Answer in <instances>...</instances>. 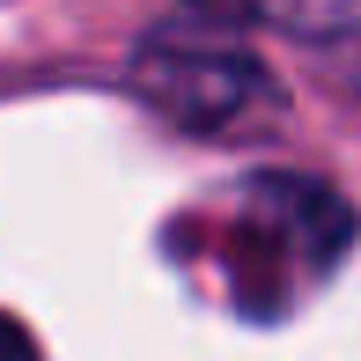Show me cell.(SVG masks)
<instances>
[{
    "label": "cell",
    "instance_id": "1",
    "mask_svg": "<svg viewBox=\"0 0 361 361\" xmlns=\"http://www.w3.org/2000/svg\"><path fill=\"white\" fill-rule=\"evenodd\" d=\"M243 243H251L243 281L258 273V258H273V302H281L295 281H317V273L339 266V251L354 243V214H347V200H339L332 185H317V177L266 170V177H251L243 200H236V251Z\"/></svg>",
    "mask_w": 361,
    "mask_h": 361
},
{
    "label": "cell",
    "instance_id": "2",
    "mask_svg": "<svg viewBox=\"0 0 361 361\" xmlns=\"http://www.w3.org/2000/svg\"><path fill=\"white\" fill-rule=\"evenodd\" d=\"M133 89L185 133H228V126L258 118L266 104H281L273 74L251 52H236V44H170V37L140 44Z\"/></svg>",
    "mask_w": 361,
    "mask_h": 361
},
{
    "label": "cell",
    "instance_id": "3",
    "mask_svg": "<svg viewBox=\"0 0 361 361\" xmlns=\"http://www.w3.org/2000/svg\"><path fill=\"white\" fill-rule=\"evenodd\" d=\"M192 8L214 15V23H273L295 37H324V30L347 23V0H192Z\"/></svg>",
    "mask_w": 361,
    "mask_h": 361
},
{
    "label": "cell",
    "instance_id": "4",
    "mask_svg": "<svg viewBox=\"0 0 361 361\" xmlns=\"http://www.w3.org/2000/svg\"><path fill=\"white\" fill-rule=\"evenodd\" d=\"M0 361H44V354H37V339H30V324H23V317H8V310H0Z\"/></svg>",
    "mask_w": 361,
    "mask_h": 361
}]
</instances>
